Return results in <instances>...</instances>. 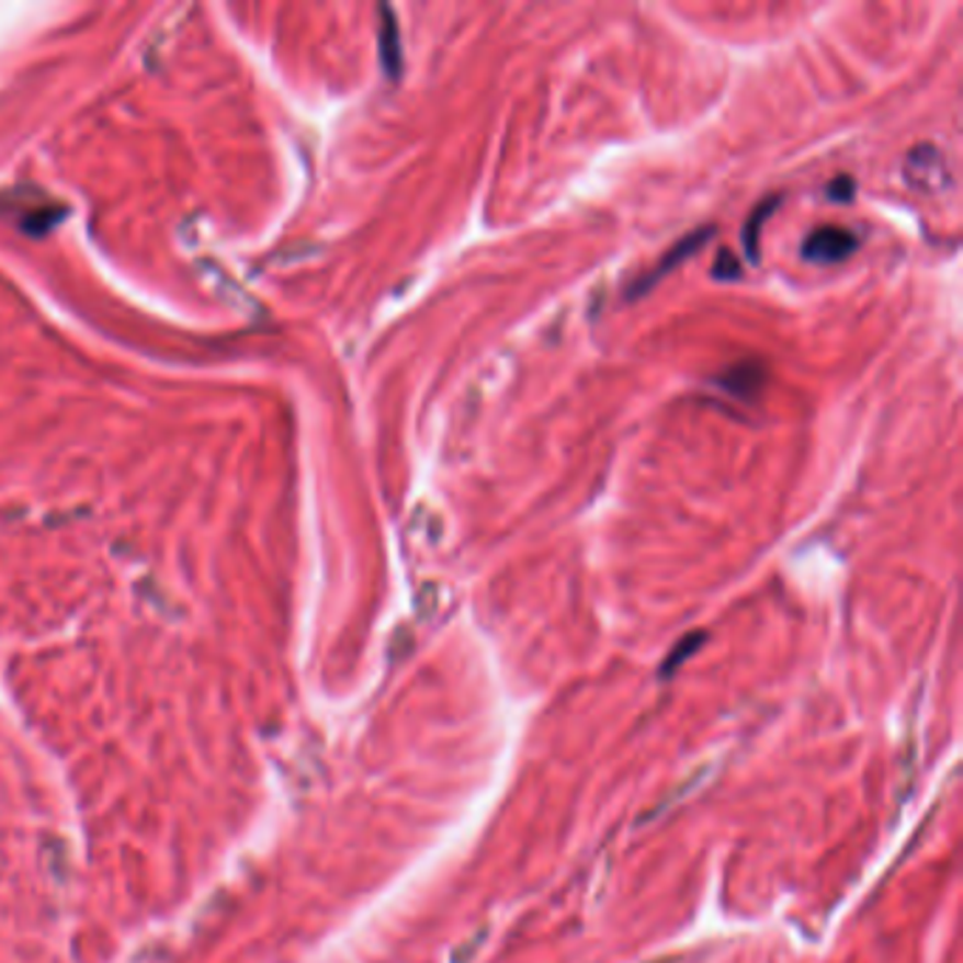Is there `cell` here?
I'll return each mask as SVG.
<instances>
[{
  "instance_id": "6da1fadb",
  "label": "cell",
  "mask_w": 963,
  "mask_h": 963,
  "mask_svg": "<svg viewBox=\"0 0 963 963\" xmlns=\"http://www.w3.org/2000/svg\"><path fill=\"white\" fill-rule=\"evenodd\" d=\"M904 181L921 193H941L952 181L950 165L936 145H918L904 161Z\"/></svg>"
},
{
  "instance_id": "52a82bcc",
  "label": "cell",
  "mask_w": 963,
  "mask_h": 963,
  "mask_svg": "<svg viewBox=\"0 0 963 963\" xmlns=\"http://www.w3.org/2000/svg\"><path fill=\"white\" fill-rule=\"evenodd\" d=\"M712 274H715L717 280H738L740 277L738 258H735L729 249H721L715 258V267H712Z\"/></svg>"
},
{
  "instance_id": "ba28073f",
  "label": "cell",
  "mask_w": 963,
  "mask_h": 963,
  "mask_svg": "<svg viewBox=\"0 0 963 963\" xmlns=\"http://www.w3.org/2000/svg\"><path fill=\"white\" fill-rule=\"evenodd\" d=\"M853 195H857V184H853V179H848V175H839V179L828 186V199L837 201V204H848V201H853Z\"/></svg>"
},
{
  "instance_id": "8992f818",
  "label": "cell",
  "mask_w": 963,
  "mask_h": 963,
  "mask_svg": "<svg viewBox=\"0 0 963 963\" xmlns=\"http://www.w3.org/2000/svg\"><path fill=\"white\" fill-rule=\"evenodd\" d=\"M778 204H780L778 195H771V199L760 201V206H755V213H751L749 220H746V226H744V249H746V254H749L751 260H758L760 229H763V224H766V220H769V215L774 213V209H778Z\"/></svg>"
},
{
  "instance_id": "7a4b0ae2",
  "label": "cell",
  "mask_w": 963,
  "mask_h": 963,
  "mask_svg": "<svg viewBox=\"0 0 963 963\" xmlns=\"http://www.w3.org/2000/svg\"><path fill=\"white\" fill-rule=\"evenodd\" d=\"M859 247V238L845 226H819L805 238L803 258L817 267H834L851 258Z\"/></svg>"
},
{
  "instance_id": "5b68a950",
  "label": "cell",
  "mask_w": 963,
  "mask_h": 963,
  "mask_svg": "<svg viewBox=\"0 0 963 963\" xmlns=\"http://www.w3.org/2000/svg\"><path fill=\"white\" fill-rule=\"evenodd\" d=\"M379 57H382V68L390 80H399L401 77V66H405V57H401V34H399V21H396V14L390 12L387 7L379 9Z\"/></svg>"
},
{
  "instance_id": "3957f363",
  "label": "cell",
  "mask_w": 963,
  "mask_h": 963,
  "mask_svg": "<svg viewBox=\"0 0 963 963\" xmlns=\"http://www.w3.org/2000/svg\"><path fill=\"white\" fill-rule=\"evenodd\" d=\"M712 235H715V229H712V226H704V229H698V233H690V235H687V238L678 240L676 247H672L670 252L665 254V258L658 260V263L650 269V272L642 274V277H638L631 288H627V297L636 299V297H642V294L650 292V288L656 286V283H661V280H665L667 274L672 272V269L681 267V263H684V260L690 258V254H695L698 249L704 247V243L712 238Z\"/></svg>"
},
{
  "instance_id": "277c9868",
  "label": "cell",
  "mask_w": 963,
  "mask_h": 963,
  "mask_svg": "<svg viewBox=\"0 0 963 963\" xmlns=\"http://www.w3.org/2000/svg\"><path fill=\"white\" fill-rule=\"evenodd\" d=\"M766 382H769V371L760 359H740L715 376V385L721 390L729 393L732 399L749 401V405L760 399Z\"/></svg>"
}]
</instances>
